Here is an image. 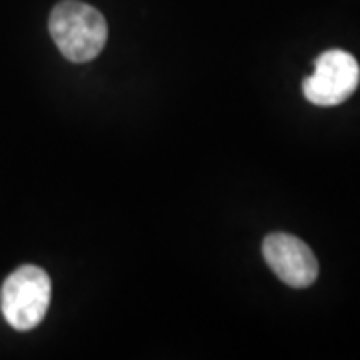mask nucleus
<instances>
[{
  "instance_id": "obj_3",
  "label": "nucleus",
  "mask_w": 360,
  "mask_h": 360,
  "mask_svg": "<svg viewBox=\"0 0 360 360\" xmlns=\"http://www.w3.org/2000/svg\"><path fill=\"white\" fill-rule=\"evenodd\" d=\"M360 82V66L350 52H322L314 63V72L304 78L302 92L316 106H336L354 94Z\"/></svg>"
},
{
  "instance_id": "obj_1",
  "label": "nucleus",
  "mask_w": 360,
  "mask_h": 360,
  "mask_svg": "<svg viewBox=\"0 0 360 360\" xmlns=\"http://www.w3.org/2000/svg\"><path fill=\"white\" fill-rule=\"evenodd\" d=\"M49 30L63 56L77 65L96 58L108 39L103 14L80 0L58 2L49 18Z\"/></svg>"
},
{
  "instance_id": "obj_4",
  "label": "nucleus",
  "mask_w": 360,
  "mask_h": 360,
  "mask_svg": "<svg viewBox=\"0 0 360 360\" xmlns=\"http://www.w3.org/2000/svg\"><path fill=\"white\" fill-rule=\"evenodd\" d=\"M262 255L272 272L292 288H307L319 276V262L310 246L292 234L274 232L262 243Z\"/></svg>"
},
{
  "instance_id": "obj_2",
  "label": "nucleus",
  "mask_w": 360,
  "mask_h": 360,
  "mask_svg": "<svg viewBox=\"0 0 360 360\" xmlns=\"http://www.w3.org/2000/svg\"><path fill=\"white\" fill-rule=\"evenodd\" d=\"M52 284L49 274L39 266L25 264L4 281L0 290V309L6 322L16 330H32L39 326L49 304Z\"/></svg>"
}]
</instances>
